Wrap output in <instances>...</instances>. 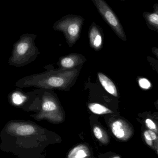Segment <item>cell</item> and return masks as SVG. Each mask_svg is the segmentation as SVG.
<instances>
[{
	"instance_id": "1",
	"label": "cell",
	"mask_w": 158,
	"mask_h": 158,
	"mask_svg": "<svg viewBox=\"0 0 158 158\" xmlns=\"http://www.w3.org/2000/svg\"><path fill=\"white\" fill-rule=\"evenodd\" d=\"M0 150L17 158H45L43 152L51 144L60 143L61 137L32 121H9L0 133Z\"/></svg>"
},
{
	"instance_id": "2",
	"label": "cell",
	"mask_w": 158,
	"mask_h": 158,
	"mask_svg": "<svg viewBox=\"0 0 158 158\" xmlns=\"http://www.w3.org/2000/svg\"><path fill=\"white\" fill-rule=\"evenodd\" d=\"M80 67L74 69L50 71L26 76L16 82L18 88L36 87L44 89H58L68 91L76 83L80 73Z\"/></svg>"
},
{
	"instance_id": "3",
	"label": "cell",
	"mask_w": 158,
	"mask_h": 158,
	"mask_svg": "<svg viewBox=\"0 0 158 158\" xmlns=\"http://www.w3.org/2000/svg\"><path fill=\"white\" fill-rule=\"evenodd\" d=\"M37 35L25 33L13 45L11 56L8 59L10 65L21 67L31 64L36 60L40 54L35 44Z\"/></svg>"
},
{
	"instance_id": "4",
	"label": "cell",
	"mask_w": 158,
	"mask_h": 158,
	"mask_svg": "<svg viewBox=\"0 0 158 158\" xmlns=\"http://www.w3.org/2000/svg\"><path fill=\"white\" fill-rule=\"evenodd\" d=\"M38 121L46 120L53 124H59L65 121V114L59 101L54 96L45 93L42 97L40 107L37 113L30 115Z\"/></svg>"
},
{
	"instance_id": "5",
	"label": "cell",
	"mask_w": 158,
	"mask_h": 158,
	"mask_svg": "<svg viewBox=\"0 0 158 158\" xmlns=\"http://www.w3.org/2000/svg\"><path fill=\"white\" fill-rule=\"evenodd\" d=\"M84 20L81 16L67 15L57 20L53 25V28L63 32L69 46L72 47L80 39Z\"/></svg>"
},
{
	"instance_id": "6",
	"label": "cell",
	"mask_w": 158,
	"mask_h": 158,
	"mask_svg": "<svg viewBox=\"0 0 158 158\" xmlns=\"http://www.w3.org/2000/svg\"><path fill=\"white\" fill-rule=\"evenodd\" d=\"M104 21L122 40L126 41L127 37L118 18L105 0H91Z\"/></svg>"
},
{
	"instance_id": "7",
	"label": "cell",
	"mask_w": 158,
	"mask_h": 158,
	"mask_svg": "<svg viewBox=\"0 0 158 158\" xmlns=\"http://www.w3.org/2000/svg\"><path fill=\"white\" fill-rule=\"evenodd\" d=\"M107 126L113 136L119 141H127L132 134V129L130 123L122 118H110L108 122Z\"/></svg>"
},
{
	"instance_id": "8",
	"label": "cell",
	"mask_w": 158,
	"mask_h": 158,
	"mask_svg": "<svg viewBox=\"0 0 158 158\" xmlns=\"http://www.w3.org/2000/svg\"><path fill=\"white\" fill-rule=\"evenodd\" d=\"M32 98L30 93H25L21 88H18L9 93L7 100L11 106L25 111H30L31 110L30 101Z\"/></svg>"
},
{
	"instance_id": "9",
	"label": "cell",
	"mask_w": 158,
	"mask_h": 158,
	"mask_svg": "<svg viewBox=\"0 0 158 158\" xmlns=\"http://www.w3.org/2000/svg\"><path fill=\"white\" fill-rule=\"evenodd\" d=\"M88 36L91 47L97 52L100 51L103 47L104 38L102 28L94 22H92L89 27Z\"/></svg>"
},
{
	"instance_id": "10",
	"label": "cell",
	"mask_w": 158,
	"mask_h": 158,
	"mask_svg": "<svg viewBox=\"0 0 158 158\" xmlns=\"http://www.w3.org/2000/svg\"><path fill=\"white\" fill-rule=\"evenodd\" d=\"M85 61L86 58L82 55L71 54L60 58L58 65L60 69L67 70L77 68L83 64Z\"/></svg>"
},
{
	"instance_id": "11",
	"label": "cell",
	"mask_w": 158,
	"mask_h": 158,
	"mask_svg": "<svg viewBox=\"0 0 158 158\" xmlns=\"http://www.w3.org/2000/svg\"><path fill=\"white\" fill-rule=\"evenodd\" d=\"M66 158H95L94 151L88 144L81 143L71 148Z\"/></svg>"
},
{
	"instance_id": "12",
	"label": "cell",
	"mask_w": 158,
	"mask_h": 158,
	"mask_svg": "<svg viewBox=\"0 0 158 158\" xmlns=\"http://www.w3.org/2000/svg\"><path fill=\"white\" fill-rule=\"evenodd\" d=\"M153 11L148 12L145 11L143 16L145 20L148 27L152 30L158 33V3H156L153 6Z\"/></svg>"
},
{
	"instance_id": "13",
	"label": "cell",
	"mask_w": 158,
	"mask_h": 158,
	"mask_svg": "<svg viewBox=\"0 0 158 158\" xmlns=\"http://www.w3.org/2000/svg\"><path fill=\"white\" fill-rule=\"evenodd\" d=\"M92 130L95 137L100 144L104 146L109 144L110 136L101 124L98 123H94L92 125Z\"/></svg>"
},
{
	"instance_id": "14",
	"label": "cell",
	"mask_w": 158,
	"mask_h": 158,
	"mask_svg": "<svg viewBox=\"0 0 158 158\" xmlns=\"http://www.w3.org/2000/svg\"><path fill=\"white\" fill-rule=\"evenodd\" d=\"M98 77L100 84L106 91L115 97H118V90L116 85L105 74L100 72L98 74Z\"/></svg>"
},
{
	"instance_id": "15",
	"label": "cell",
	"mask_w": 158,
	"mask_h": 158,
	"mask_svg": "<svg viewBox=\"0 0 158 158\" xmlns=\"http://www.w3.org/2000/svg\"><path fill=\"white\" fill-rule=\"evenodd\" d=\"M88 107L91 112L97 115H105L113 113L111 110L98 103H90L88 104Z\"/></svg>"
},
{
	"instance_id": "16",
	"label": "cell",
	"mask_w": 158,
	"mask_h": 158,
	"mask_svg": "<svg viewBox=\"0 0 158 158\" xmlns=\"http://www.w3.org/2000/svg\"><path fill=\"white\" fill-rule=\"evenodd\" d=\"M99 158H122L119 155H116L111 152H107L98 156Z\"/></svg>"
},
{
	"instance_id": "17",
	"label": "cell",
	"mask_w": 158,
	"mask_h": 158,
	"mask_svg": "<svg viewBox=\"0 0 158 158\" xmlns=\"http://www.w3.org/2000/svg\"><path fill=\"white\" fill-rule=\"evenodd\" d=\"M139 84L141 87L145 89H147L150 86V82L145 79H142V80H140Z\"/></svg>"
},
{
	"instance_id": "18",
	"label": "cell",
	"mask_w": 158,
	"mask_h": 158,
	"mask_svg": "<svg viewBox=\"0 0 158 158\" xmlns=\"http://www.w3.org/2000/svg\"><path fill=\"white\" fill-rule=\"evenodd\" d=\"M144 135L145 138L146 142L147 143L149 146H151L152 145V140L149 134L148 133V130L145 131L144 132Z\"/></svg>"
},
{
	"instance_id": "19",
	"label": "cell",
	"mask_w": 158,
	"mask_h": 158,
	"mask_svg": "<svg viewBox=\"0 0 158 158\" xmlns=\"http://www.w3.org/2000/svg\"><path fill=\"white\" fill-rule=\"evenodd\" d=\"M148 133L149 134L150 136H151L152 141H154V140H155L156 139V135L153 131H151V130H148Z\"/></svg>"
},
{
	"instance_id": "20",
	"label": "cell",
	"mask_w": 158,
	"mask_h": 158,
	"mask_svg": "<svg viewBox=\"0 0 158 158\" xmlns=\"http://www.w3.org/2000/svg\"><path fill=\"white\" fill-rule=\"evenodd\" d=\"M152 51L153 53H154L158 58V48H156V47H153L152 49Z\"/></svg>"
},
{
	"instance_id": "21",
	"label": "cell",
	"mask_w": 158,
	"mask_h": 158,
	"mask_svg": "<svg viewBox=\"0 0 158 158\" xmlns=\"http://www.w3.org/2000/svg\"><path fill=\"white\" fill-rule=\"evenodd\" d=\"M155 106H156V108L158 110V99L155 102Z\"/></svg>"
},
{
	"instance_id": "22",
	"label": "cell",
	"mask_w": 158,
	"mask_h": 158,
	"mask_svg": "<svg viewBox=\"0 0 158 158\" xmlns=\"http://www.w3.org/2000/svg\"><path fill=\"white\" fill-rule=\"evenodd\" d=\"M120 1H125V0H120Z\"/></svg>"
}]
</instances>
